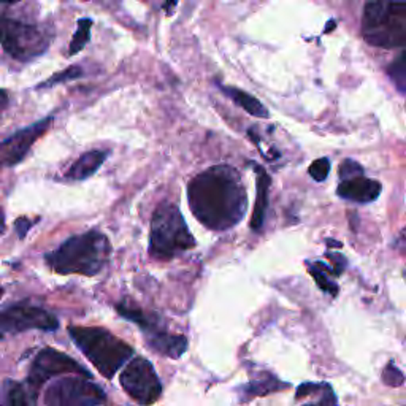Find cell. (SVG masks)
Wrapping results in <instances>:
<instances>
[{
    "label": "cell",
    "instance_id": "obj_21",
    "mask_svg": "<svg viewBox=\"0 0 406 406\" xmlns=\"http://www.w3.org/2000/svg\"><path fill=\"white\" fill-rule=\"evenodd\" d=\"M91 29H92V19L81 18L78 21V29L73 34L70 46H68V56H75L80 52L84 46L88 45L89 39H91Z\"/></svg>",
    "mask_w": 406,
    "mask_h": 406
},
{
    "label": "cell",
    "instance_id": "obj_1",
    "mask_svg": "<svg viewBox=\"0 0 406 406\" xmlns=\"http://www.w3.org/2000/svg\"><path fill=\"white\" fill-rule=\"evenodd\" d=\"M187 199L195 219L218 232L235 227L247 210L241 176L230 165H214L199 173L189 183Z\"/></svg>",
    "mask_w": 406,
    "mask_h": 406
},
{
    "label": "cell",
    "instance_id": "obj_12",
    "mask_svg": "<svg viewBox=\"0 0 406 406\" xmlns=\"http://www.w3.org/2000/svg\"><path fill=\"white\" fill-rule=\"evenodd\" d=\"M336 194L341 199L349 200V202L370 203L374 202L381 194V184L362 175L341 181L336 187Z\"/></svg>",
    "mask_w": 406,
    "mask_h": 406
},
{
    "label": "cell",
    "instance_id": "obj_7",
    "mask_svg": "<svg viewBox=\"0 0 406 406\" xmlns=\"http://www.w3.org/2000/svg\"><path fill=\"white\" fill-rule=\"evenodd\" d=\"M107 395L84 376L56 379L45 392V406H100Z\"/></svg>",
    "mask_w": 406,
    "mask_h": 406
},
{
    "label": "cell",
    "instance_id": "obj_20",
    "mask_svg": "<svg viewBox=\"0 0 406 406\" xmlns=\"http://www.w3.org/2000/svg\"><path fill=\"white\" fill-rule=\"evenodd\" d=\"M286 387H289V384L281 383L275 376H272V374H265L262 379H256V381L246 384V386L243 387V397L245 398L261 397V395L272 394L275 392V390L286 389Z\"/></svg>",
    "mask_w": 406,
    "mask_h": 406
},
{
    "label": "cell",
    "instance_id": "obj_11",
    "mask_svg": "<svg viewBox=\"0 0 406 406\" xmlns=\"http://www.w3.org/2000/svg\"><path fill=\"white\" fill-rule=\"evenodd\" d=\"M52 124V116L48 118L40 119L34 123L32 125L14 132L13 135L7 136L2 141V163L5 167H14L28 156L30 148L34 146L37 140L41 135H45V132L51 128Z\"/></svg>",
    "mask_w": 406,
    "mask_h": 406
},
{
    "label": "cell",
    "instance_id": "obj_24",
    "mask_svg": "<svg viewBox=\"0 0 406 406\" xmlns=\"http://www.w3.org/2000/svg\"><path fill=\"white\" fill-rule=\"evenodd\" d=\"M83 77V68L78 67V65H72L65 68L64 72H59L56 73L54 77H51L48 81L41 83L39 88H46V86H54V84H61V83H67V81H72V80H78V78Z\"/></svg>",
    "mask_w": 406,
    "mask_h": 406
},
{
    "label": "cell",
    "instance_id": "obj_22",
    "mask_svg": "<svg viewBox=\"0 0 406 406\" xmlns=\"http://www.w3.org/2000/svg\"><path fill=\"white\" fill-rule=\"evenodd\" d=\"M308 265H309L308 270H309L311 275H313L316 284H318V286L323 289L324 292L334 295V297H335V295L338 294V286H336V284L332 281V279H329V276H327L325 265H323L321 262L308 263Z\"/></svg>",
    "mask_w": 406,
    "mask_h": 406
},
{
    "label": "cell",
    "instance_id": "obj_4",
    "mask_svg": "<svg viewBox=\"0 0 406 406\" xmlns=\"http://www.w3.org/2000/svg\"><path fill=\"white\" fill-rule=\"evenodd\" d=\"M362 35L376 48L406 43V2H368L362 14Z\"/></svg>",
    "mask_w": 406,
    "mask_h": 406
},
{
    "label": "cell",
    "instance_id": "obj_6",
    "mask_svg": "<svg viewBox=\"0 0 406 406\" xmlns=\"http://www.w3.org/2000/svg\"><path fill=\"white\" fill-rule=\"evenodd\" d=\"M2 48L19 62H29L43 54L51 43V35L40 26L2 17Z\"/></svg>",
    "mask_w": 406,
    "mask_h": 406
},
{
    "label": "cell",
    "instance_id": "obj_17",
    "mask_svg": "<svg viewBox=\"0 0 406 406\" xmlns=\"http://www.w3.org/2000/svg\"><path fill=\"white\" fill-rule=\"evenodd\" d=\"M39 390L30 384L7 379L2 389V406H37Z\"/></svg>",
    "mask_w": 406,
    "mask_h": 406
},
{
    "label": "cell",
    "instance_id": "obj_28",
    "mask_svg": "<svg viewBox=\"0 0 406 406\" xmlns=\"http://www.w3.org/2000/svg\"><path fill=\"white\" fill-rule=\"evenodd\" d=\"M14 227H17L19 238H24V236L28 235L29 229L32 227V221H29L28 218H18L14 221Z\"/></svg>",
    "mask_w": 406,
    "mask_h": 406
},
{
    "label": "cell",
    "instance_id": "obj_19",
    "mask_svg": "<svg viewBox=\"0 0 406 406\" xmlns=\"http://www.w3.org/2000/svg\"><path fill=\"white\" fill-rule=\"evenodd\" d=\"M116 311H118L124 319L135 323L141 330L145 332V334H150V332L152 330L162 329L159 319L151 314H146L143 309H140L139 307H134V305L129 302H121L116 305Z\"/></svg>",
    "mask_w": 406,
    "mask_h": 406
},
{
    "label": "cell",
    "instance_id": "obj_2",
    "mask_svg": "<svg viewBox=\"0 0 406 406\" xmlns=\"http://www.w3.org/2000/svg\"><path fill=\"white\" fill-rule=\"evenodd\" d=\"M112 245L107 236L91 230L67 238L54 251L46 252L45 261L59 275L96 276L108 263Z\"/></svg>",
    "mask_w": 406,
    "mask_h": 406
},
{
    "label": "cell",
    "instance_id": "obj_9",
    "mask_svg": "<svg viewBox=\"0 0 406 406\" xmlns=\"http://www.w3.org/2000/svg\"><path fill=\"white\" fill-rule=\"evenodd\" d=\"M68 373L77 374V376L91 378V373L80 365L75 358L57 349H52V347H45L35 356L32 365L29 368L28 383L34 389L40 390L51 378Z\"/></svg>",
    "mask_w": 406,
    "mask_h": 406
},
{
    "label": "cell",
    "instance_id": "obj_16",
    "mask_svg": "<svg viewBox=\"0 0 406 406\" xmlns=\"http://www.w3.org/2000/svg\"><path fill=\"white\" fill-rule=\"evenodd\" d=\"M297 400H307L302 406H338L336 395L327 383H305L297 389Z\"/></svg>",
    "mask_w": 406,
    "mask_h": 406
},
{
    "label": "cell",
    "instance_id": "obj_30",
    "mask_svg": "<svg viewBox=\"0 0 406 406\" xmlns=\"http://www.w3.org/2000/svg\"><path fill=\"white\" fill-rule=\"evenodd\" d=\"M7 91H5V89H2V108H5L7 107Z\"/></svg>",
    "mask_w": 406,
    "mask_h": 406
},
{
    "label": "cell",
    "instance_id": "obj_14",
    "mask_svg": "<svg viewBox=\"0 0 406 406\" xmlns=\"http://www.w3.org/2000/svg\"><path fill=\"white\" fill-rule=\"evenodd\" d=\"M252 168L256 172V205L254 212H252L251 218V229L254 232H259L265 221V213L268 208V197H270V186H272V178L268 175L267 170L259 165V163H252Z\"/></svg>",
    "mask_w": 406,
    "mask_h": 406
},
{
    "label": "cell",
    "instance_id": "obj_5",
    "mask_svg": "<svg viewBox=\"0 0 406 406\" xmlns=\"http://www.w3.org/2000/svg\"><path fill=\"white\" fill-rule=\"evenodd\" d=\"M195 240L181 212L173 203H161L152 213L150 254L157 261H170L192 250Z\"/></svg>",
    "mask_w": 406,
    "mask_h": 406
},
{
    "label": "cell",
    "instance_id": "obj_15",
    "mask_svg": "<svg viewBox=\"0 0 406 406\" xmlns=\"http://www.w3.org/2000/svg\"><path fill=\"white\" fill-rule=\"evenodd\" d=\"M107 157L108 151L102 150H92L84 152V154L78 157V159L73 162V165L68 168L65 173V179H68V181H83V179H88L102 167V163Z\"/></svg>",
    "mask_w": 406,
    "mask_h": 406
},
{
    "label": "cell",
    "instance_id": "obj_26",
    "mask_svg": "<svg viewBox=\"0 0 406 406\" xmlns=\"http://www.w3.org/2000/svg\"><path fill=\"white\" fill-rule=\"evenodd\" d=\"M383 381H384V384H387V386H390V387H398L400 384H403L405 378H403V373L400 372L392 362H390L383 372Z\"/></svg>",
    "mask_w": 406,
    "mask_h": 406
},
{
    "label": "cell",
    "instance_id": "obj_29",
    "mask_svg": "<svg viewBox=\"0 0 406 406\" xmlns=\"http://www.w3.org/2000/svg\"><path fill=\"white\" fill-rule=\"evenodd\" d=\"M397 247L400 250V252H403V254L406 256V227L402 230V234H400L398 236Z\"/></svg>",
    "mask_w": 406,
    "mask_h": 406
},
{
    "label": "cell",
    "instance_id": "obj_18",
    "mask_svg": "<svg viewBox=\"0 0 406 406\" xmlns=\"http://www.w3.org/2000/svg\"><path fill=\"white\" fill-rule=\"evenodd\" d=\"M221 91H223L225 96L230 97L234 100V103L236 107L243 108L247 114L256 116V118H268V110L263 107V105L257 100L256 97H252L251 94L245 92L243 89H236L232 86H224V84H219Z\"/></svg>",
    "mask_w": 406,
    "mask_h": 406
},
{
    "label": "cell",
    "instance_id": "obj_27",
    "mask_svg": "<svg viewBox=\"0 0 406 406\" xmlns=\"http://www.w3.org/2000/svg\"><path fill=\"white\" fill-rule=\"evenodd\" d=\"M362 173H363V168L358 165L357 162L351 161V159H346V161L341 162V165H340L341 181H345V179L356 178V176H362Z\"/></svg>",
    "mask_w": 406,
    "mask_h": 406
},
{
    "label": "cell",
    "instance_id": "obj_10",
    "mask_svg": "<svg viewBox=\"0 0 406 406\" xmlns=\"http://www.w3.org/2000/svg\"><path fill=\"white\" fill-rule=\"evenodd\" d=\"M57 327H59V323H57L54 314L29 303L10 305L0 314V330H2L3 336L32 329L51 332L56 330Z\"/></svg>",
    "mask_w": 406,
    "mask_h": 406
},
{
    "label": "cell",
    "instance_id": "obj_25",
    "mask_svg": "<svg viewBox=\"0 0 406 406\" xmlns=\"http://www.w3.org/2000/svg\"><path fill=\"white\" fill-rule=\"evenodd\" d=\"M309 176L314 179V181H324V179L329 176L330 173V161L327 157H321V159L314 161L308 168Z\"/></svg>",
    "mask_w": 406,
    "mask_h": 406
},
{
    "label": "cell",
    "instance_id": "obj_13",
    "mask_svg": "<svg viewBox=\"0 0 406 406\" xmlns=\"http://www.w3.org/2000/svg\"><path fill=\"white\" fill-rule=\"evenodd\" d=\"M145 335L151 349L159 352L161 356L179 358L187 351V338L183 335H172L163 329L152 330Z\"/></svg>",
    "mask_w": 406,
    "mask_h": 406
},
{
    "label": "cell",
    "instance_id": "obj_23",
    "mask_svg": "<svg viewBox=\"0 0 406 406\" xmlns=\"http://www.w3.org/2000/svg\"><path fill=\"white\" fill-rule=\"evenodd\" d=\"M387 73L390 80H392L395 86L398 88V91L406 94V51H403L402 54L389 65Z\"/></svg>",
    "mask_w": 406,
    "mask_h": 406
},
{
    "label": "cell",
    "instance_id": "obj_8",
    "mask_svg": "<svg viewBox=\"0 0 406 406\" xmlns=\"http://www.w3.org/2000/svg\"><path fill=\"white\" fill-rule=\"evenodd\" d=\"M121 386L140 406L156 403L162 395V384L152 363L145 357H135L121 373Z\"/></svg>",
    "mask_w": 406,
    "mask_h": 406
},
{
    "label": "cell",
    "instance_id": "obj_3",
    "mask_svg": "<svg viewBox=\"0 0 406 406\" xmlns=\"http://www.w3.org/2000/svg\"><path fill=\"white\" fill-rule=\"evenodd\" d=\"M68 334L99 373L108 379L134 356L132 346L110 334L107 329L72 325L68 327Z\"/></svg>",
    "mask_w": 406,
    "mask_h": 406
}]
</instances>
